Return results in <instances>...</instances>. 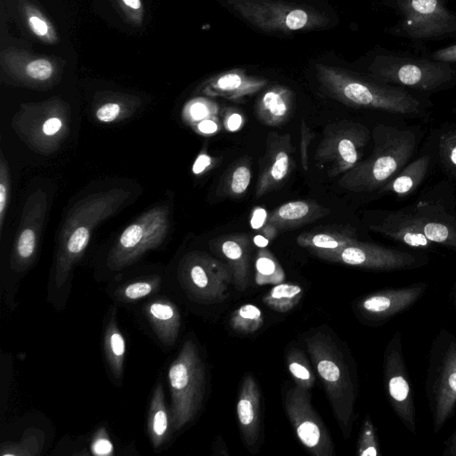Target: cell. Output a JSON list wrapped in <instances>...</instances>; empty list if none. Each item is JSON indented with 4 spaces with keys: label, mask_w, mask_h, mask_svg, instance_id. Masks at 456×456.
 <instances>
[{
    "label": "cell",
    "mask_w": 456,
    "mask_h": 456,
    "mask_svg": "<svg viewBox=\"0 0 456 456\" xmlns=\"http://www.w3.org/2000/svg\"><path fill=\"white\" fill-rule=\"evenodd\" d=\"M314 70L321 91L345 105L411 118L428 115V104L401 86L380 83L327 64L317 63Z\"/></svg>",
    "instance_id": "obj_1"
},
{
    "label": "cell",
    "mask_w": 456,
    "mask_h": 456,
    "mask_svg": "<svg viewBox=\"0 0 456 456\" xmlns=\"http://www.w3.org/2000/svg\"><path fill=\"white\" fill-rule=\"evenodd\" d=\"M131 192L121 188L97 191L79 200L68 212L58 236L55 285L61 287L86 251L93 231L124 207Z\"/></svg>",
    "instance_id": "obj_2"
},
{
    "label": "cell",
    "mask_w": 456,
    "mask_h": 456,
    "mask_svg": "<svg viewBox=\"0 0 456 456\" xmlns=\"http://www.w3.org/2000/svg\"><path fill=\"white\" fill-rule=\"evenodd\" d=\"M373 151L341 175L338 184L354 192L379 191L412 158L418 137L411 129L378 124L372 130Z\"/></svg>",
    "instance_id": "obj_3"
},
{
    "label": "cell",
    "mask_w": 456,
    "mask_h": 456,
    "mask_svg": "<svg viewBox=\"0 0 456 456\" xmlns=\"http://www.w3.org/2000/svg\"><path fill=\"white\" fill-rule=\"evenodd\" d=\"M305 345L340 429L347 438L354 419L355 390L344 354L330 337L321 332L306 337Z\"/></svg>",
    "instance_id": "obj_4"
},
{
    "label": "cell",
    "mask_w": 456,
    "mask_h": 456,
    "mask_svg": "<svg viewBox=\"0 0 456 456\" xmlns=\"http://www.w3.org/2000/svg\"><path fill=\"white\" fill-rule=\"evenodd\" d=\"M225 6L256 28L289 34L324 28L330 19L316 8L284 0H222Z\"/></svg>",
    "instance_id": "obj_5"
},
{
    "label": "cell",
    "mask_w": 456,
    "mask_h": 456,
    "mask_svg": "<svg viewBox=\"0 0 456 456\" xmlns=\"http://www.w3.org/2000/svg\"><path fill=\"white\" fill-rule=\"evenodd\" d=\"M426 394L437 433L456 408V336L443 329L432 343Z\"/></svg>",
    "instance_id": "obj_6"
},
{
    "label": "cell",
    "mask_w": 456,
    "mask_h": 456,
    "mask_svg": "<svg viewBox=\"0 0 456 456\" xmlns=\"http://www.w3.org/2000/svg\"><path fill=\"white\" fill-rule=\"evenodd\" d=\"M168 383L172 399L171 425L178 430L193 419L205 395V367L192 340L183 343L170 364Z\"/></svg>",
    "instance_id": "obj_7"
},
{
    "label": "cell",
    "mask_w": 456,
    "mask_h": 456,
    "mask_svg": "<svg viewBox=\"0 0 456 456\" xmlns=\"http://www.w3.org/2000/svg\"><path fill=\"white\" fill-rule=\"evenodd\" d=\"M69 109L59 102L23 106L13 115L12 127L34 151L49 155L67 138L70 128Z\"/></svg>",
    "instance_id": "obj_8"
},
{
    "label": "cell",
    "mask_w": 456,
    "mask_h": 456,
    "mask_svg": "<svg viewBox=\"0 0 456 456\" xmlns=\"http://www.w3.org/2000/svg\"><path fill=\"white\" fill-rule=\"evenodd\" d=\"M170 224L167 206H157L143 212L118 236L109 252L107 266L118 271L133 265L147 251L162 244Z\"/></svg>",
    "instance_id": "obj_9"
},
{
    "label": "cell",
    "mask_w": 456,
    "mask_h": 456,
    "mask_svg": "<svg viewBox=\"0 0 456 456\" xmlns=\"http://www.w3.org/2000/svg\"><path fill=\"white\" fill-rule=\"evenodd\" d=\"M370 77L380 83L431 92L448 85L454 77L450 63L379 55L371 62Z\"/></svg>",
    "instance_id": "obj_10"
},
{
    "label": "cell",
    "mask_w": 456,
    "mask_h": 456,
    "mask_svg": "<svg viewBox=\"0 0 456 456\" xmlns=\"http://www.w3.org/2000/svg\"><path fill=\"white\" fill-rule=\"evenodd\" d=\"M425 236L436 246L456 252V188L448 180L425 191L411 205Z\"/></svg>",
    "instance_id": "obj_11"
},
{
    "label": "cell",
    "mask_w": 456,
    "mask_h": 456,
    "mask_svg": "<svg viewBox=\"0 0 456 456\" xmlns=\"http://www.w3.org/2000/svg\"><path fill=\"white\" fill-rule=\"evenodd\" d=\"M370 132L362 123L341 120L327 125L314 160L327 167L329 176L342 175L362 159Z\"/></svg>",
    "instance_id": "obj_12"
},
{
    "label": "cell",
    "mask_w": 456,
    "mask_h": 456,
    "mask_svg": "<svg viewBox=\"0 0 456 456\" xmlns=\"http://www.w3.org/2000/svg\"><path fill=\"white\" fill-rule=\"evenodd\" d=\"M177 274L188 296L203 304L222 302L233 284L228 265L202 251L184 255L179 262Z\"/></svg>",
    "instance_id": "obj_13"
},
{
    "label": "cell",
    "mask_w": 456,
    "mask_h": 456,
    "mask_svg": "<svg viewBox=\"0 0 456 456\" xmlns=\"http://www.w3.org/2000/svg\"><path fill=\"white\" fill-rule=\"evenodd\" d=\"M320 258L332 263L384 272L414 269L428 262L425 255L360 240Z\"/></svg>",
    "instance_id": "obj_14"
},
{
    "label": "cell",
    "mask_w": 456,
    "mask_h": 456,
    "mask_svg": "<svg viewBox=\"0 0 456 456\" xmlns=\"http://www.w3.org/2000/svg\"><path fill=\"white\" fill-rule=\"evenodd\" d=\"M384 384L388 400L407 429L416 434L414 395L402 347V336L397 331L388 343L384 354Z\"/></svg>",
    "instance_id": "obj_15"
},
{
    "label": "cell",
    "mask_w": 456,
    "mask_h": 456,
    "mask_svg": "<svg viewBox=\"0 0 456 456\" xmlns=\"http://www.w3.org/2000/svg\"><path fill=\"white\" fill-rule=\"evenodd\" d=\"M284 403L301 444L315 456H332V440L313 408L308 390L296 385L287 391Z\"/></svg>",
    "instance_id": "obj_16"
},
{
    "label": "cell",
    "mask_w": 456,
    "mask_h": 456,
    "mask_svg": "<svg viewBox=\"0 0 456 456\" xmlns=\"http://www.w3.org/2000/svg\"><path fill=\"white\" fill-rule=\"evenodd\" d=\"M397 4L408 37L428 39L456 32V15L444 0H397Z\"/></svg>",
    "instance_id": "obj_17"
},
{
    "label": "cell",
    "mask_w": 456,
    "mask_h": 456,
    "mask_svg": "<svg viewBox=\"0 0 456 456\" xmlns=\"http://www.w3.org/2000/svg\"><path fill=\"white\" fill-rule=\"evenodd\" d=\"M47 194L33 191L23 206L11 253V267L17 272L27 269L36 259L47 213Z\"/></svg>",
    "instance_id": "obj_18"
},
{
    "label": "cell",
    "mask_w": 456,
    "mask_h": 456,
    "mask_svg": "<svg viewBox=\"0 0 456 456\" xmlns=\"http://www.w3.org/2000/svg\"><path fill=\"white\" fill-rule=\"evenodd\" d=\"M292 153L289 134L271 132L267 135L265 153L256 185L257 199L274 191L286 180L292 169Z\"/></svg>",
    "instance_id": "obj_19"
},
{
    "label": "cell",
    "mask_w": 456,
    "mask_h": 456,
    "mask_svg": "<svg viewBox=\"0 0 456 456\" xmlns=\"http://www.w3.org/2000/svg\"><path fill=\"white\" fill-rule=\"evenodd\" d=\"M369 229L412 248L425 251L436 248V245L423 233L411 205L380 211L376 221L369 224Z\"/></svg>",
    "instance_id": "obj_20"
},
{
    "label": "cell",
    "mask_w": 456,
    "mask_h": 456,
    "mask_svg": "<svg viewBox=\"0 0 456 456\" xmlns=\"http://www.w3.org/2000/svg\"><path fill=\"white\" fill-rule=\"evenodd\" d=\"M424 282L402 288L379 290L365 296L357 304V309L374 322H386L413 305L425 293Z\"/></svg>",
    "instance_id": "obj_21"
},
{
    "label": "cell",
    "mask_w": 456,
    "mask_h": 456,
    "mask_svg": "<svg viewBox=\"0 0 456 456\" xmlns=\"http://www.w3.org/2000/svg\"><path fill=\"white\" fill-rule=\"evenodd\" d=\"M213 253L224 260L232 275L235 289L242 292L249 283L250 242L244 233L222 235L209 242Z\"/></svg>",
    "instance_id": "obj_22"
},
{
    "label": "cell",
    "mask_w": 456,
    "mask_h": 456,
    "mask_svg": "<svg viewBox=\"0 0 456 456\" xmlns=\"http://www.w3.org/2000/svg\"><path fill=\"white\" fill-rule=\"evenodd\" d=\"M330 213V208L314 200L289 201L279 206L267 216L263 232L270 240L281 230L305 225Z\"/></svg>",
    "instance_id": "obj_23"
},
{
    "label": "cell",
    "mask_w": 456,
    "mask_h": 456,
    "mask_svg": "<svg viewBox=\"0 0 456 456\" xmlns=\"http://www.w3.org/2000/svg\"><path fill=\"white\" fill-rule=\"evenodd\" d=\"M237 417L244 442L253 446L259 436L261 408L259 389L250 375L245 376L242 380L237 403Z\"/></svg>",
    "instance_id": "obj_24"
},
{
    "label": "cell",
    "mask_w": 456,
    "mask_h": 456,
    "mask_svg": "<svg viewBox=\"0 0 456 456\" xmlns=\"http://www.w3.org/2000/svg\"><path fill=\"white\" fill-rule=\"evenodd\" d=\"M265 85V79L234 69L214 77L207 86L205 92L209 95L235 100L253 94Z\"/></svg>",
    "instance_id": "obj_25"
},
{
    "label": "cell",
    "mask_w": 456,
    "mask_h": 456,
    "mask_svg": "<svg viewBox=\"0 0 456 456\" xmlns=\"http://www.w3.org/2000/svg\"><path fill=\"white\" fill-rule=\"evenodd\" d=\"M432 163L429 153L410 160L393 178L378 191L392 194L399 199L407 198L415 192L428 177Z\"/></svg>",
    "instance_id": "obj_26"
},
{
    "label": "cell",
    "mask_w": 456,
    "mask_h": 456,
    "mask_svg": "<svg viewBox=\"0 0 456 456\" xmlns=\"http://www.w3.org/2000/svg\"><path fill=\"white\" fill-rule=\"evenodd\" d=\"M293 94L282 86H274L256 100V114L265 126H278L286 122L292 111Z\"/></svg>",
    "instance_id": "obj_27"
},
{
    "label": "cell",
    "mask_w": 456,
    "mask_h": 456,
    "mask_svg": "<svg viewBox=\"0 0 456 456\" xmlns=\"http://www.w3.org/2000/svg\"><path fill=\"white\" fill-rule=\"evenodd\" d=\"M145 315L159 339L172 346L179 334L181 316L176 305L167 298H156L145 305Z\"/></svg>",
    "instance_id": "obj_28"
},
{
    "label": "cell",
    "mask_w": 456,
    "mask_h": 456,
    "mask_svg": "<svg viewBox=\"0 0 456 456\" xmlns=\"http://www.w3.org/2000/svg\"><path fill=\"white\" fill-rule=\"evenodd\" d=\"M356 240L355 231L352 227L311 231L303 232L297 238V243L300 247L307 248L318 257L338 251Z\"/></svg>",
    "instance_id": "obj_29"
},
{
    "label": "cell",
    "mask_w": 456,
    "mask_h": 456,
    "mask_svg": "<svg viewBox=\"0 0 456 456\" xmlns=\"http://www.w3.org/2000/svg\"><path fill=\"white\" fill-rule=\"evenodd\" d=\"M436 157L438 165L456 188V125L443 124L436 131Z\"/></svg>",
    "instance_id": "obj_30"
},
{
    "label": "cell",
    "mask_w": 456,
    "mask_h": 456,
    "mask_svg": "<svg viewBox=\"0 0 456 456\" xmlns=\"http://www.w3.org/2000/svg\"><path fill=\"white\" fill-rule=\"evenodd\" d=\"M169 415L165 403V395L162 386H156L148 413V433L155 449L159 448L168 436Z\"/></svg>",
    "instance_id": "obj_31"
},
{
    "label": "cell",
    "mask_w": 456,
    "mask_h": 456,
    "mask_svg": "<svg viewBox=\"0 0 456 456\" xmlns=\"http://www.w3.org/2000/svg\"><path fill=\"white\" fill-rule=\"evenodd\" d=\"M104 352L108 365L112 375L119 379L123 373V364L126 354V343L119 331L115 315H112L104 332Z\"/></svg>",
    "instance_id": "obj_32"
},
{
    "label": "cell",
    "mask_w": 456,
    "mask_h": 456,
    "mask_svg": "<svg viewBox=\"0 0 456 456\" xmlns=\"http://www.w3.org/2000/svg\"><path fill=\"white\" fill-rule=\"evenodd\" d=\"M302 296L303 290L298 285L281 282L264 296L263 302L272 310L284 314L293 309Z\"/></svg>",
    "instance_id": "obj_33"
},
{
    "label": "cell",
    "mask_w": 456,
    "mask_h": 456,
    "mask_svg": "<svg viewBox=\"0 0 456 456\" xmlns=\"http://www.w3.org/2000/svg\"><path fill=\"white\" fill-rule=\"evenodd\" d=\"M255 268V281L257 285H276L285 279L284 271L275 256L264 248L257 252Z\"/></svg>",
    "instance_id": "obj_34"
},
{
    "label": "cell",
    "mask_w": 456,
    "mask_h": 456,
    "mask_svg": "<svg viewBox=\"0 0 456 456\" xmlns=\"http://www.w3.org/2000/svg\"><path fill=\"white\" fill-rule=\"evenodd\" d=\"M251 180L250 161L245 158L240 159L229 170L223 188L225 196L240 197L248 190Z\"/></svg>",
    "instance_id": "obj_35"
},
{
    "label": "cell",
    "mask_w": 456,
    "mask_h": 456,
    "mask_svg": "<svg viewBox=\"0 0 456 456\" xmlns=\"http://www.w3.org/2000/svg\"><path fill=\"white\" fill-rule=\"evenodd\" d=\"M264 322L261 310L252 304H246L233 311L230 326L236 332L250 334L259 330Z\"/></svg>",
    "instance_id": "obj_36"
},
{
    "label": "cell",
    "mask_w": 456,
    "mask_h": 456,
    "mask_svg": "<svg viewBox=\"0 0 456 456\" xmlns=\"http://www.w3.org/2000/svg\"><path fill=\"white\" fill-rule=\"evenodd\" d=\"M287 363L296 385L306 390L311 389L315 377L305 354L298 348H292L287 354Z\"/></svg>",
    "instance_id": "obj_37"
},
{
    "label": "cell",
    "mask_w": 456,
    "mask_h": 456,
    "mask_svg": "<svg viewBox=\"0 0 456 456\" xmlns=\"http://www.w3.org/2000/svg\"><path fill=\"white\" fill-rule=\"evenodd\" d=\"M160 284L159 276H151L126 284L117 291L120 300L133 301L144 297L155 291Z\"/></svg>",
    "instance_id": "obj_38"
},
{
    "label": "cell",
    "mask_w": 456,
    "mask_h": 456,
    "mask_svg": "<svg viewBox=\"0 0 456 456\" xmlns=\"http://www.w3.org/2000/svg\"><path fill=\"white\" fill-rule=\"evenodd\" d=\"M11 191V178L8 162L0 150V234L3 232Z\"/></svg>",
    "instance_id": "obj_39"
},
{
    "label": "cell",
    "mask_w": 456,
    "mask_h": 456,
    "mask_svg": "<svg viewBox=\"0 0 456 456\" xmlns=\"http://www.w3.org/2000/svg\"><path fill=\"white\" fill-rule=\"evenodd\" d=\"M378 454V442L374 427L370 419L363 422L358 445V455L376 456Z\"/></svg>",
    "instance_id": "obj_40"
},
{
    "label": "cell",
    "mask_w": 456,
    "mask_h": 456,
    "mask_svg": "<svg viewBox=\"0 0 456 456\" xmlns=\"http://www.w3.org/2000/svg\"><path fill=\"white\" fill-rule=\"evenodd\" d=\"M95 118L102 123H113L129 117L128 111L125 110L122 104L115 102H108L102 104L95 110Z\"/></svg>",
    "instance_id": "obj_41"
},
{
    "label": "cell",
    "mask_w": 456,
    "mask_h": 456,
    "mask_svg": "<svg viewBox=\"0 0 456 456\" xmlns=\"http://www.w3.org/2000/svg\"><path fill=\"white\" fill-rule=\"evenodd\" d=\"M314 136V133L313 130L307 126L304 119H301L299 151L304 171H307L308 169V150Z\"/></svg>",
    "instance_id": "obj_42"
},
{
    "label": "cell",
    "mask_w": 456,
    "mask_h": 456,
    "mask_svg": "<svg viewBox=\"0 0 456 456\" xmlns=\"http://www.w3.org/2000/svg\"><path fill=\"white\" fill-rule=\"evenodd\" d=\"M27 74L35 80L45 81L51 77L53 67L46 60H36L28 64Z\"/></svg>",
    "instance_id": "obj_43"
},
{
    "label": "cell",
    "mask_w": 456,
    "mask_h": 456,
    "mask_svg": "<svg viewBox=\"0 0 456 456\" xmlns=\"http://www.w3.org/2000/svg\"><path fill=\"white\" fill-rule=\"evenodd\" d=\"M216 112V107L213 102L197 101L189 108V116L193 121H201L210 118V116Z\"/></svg>",
    "instance_id": "obj_44"
},
{
    "label": "cell",
    "mask_w": 456,
    "mask_h": 456,
    "mask_svg": "<svg viewBox=\"0 0 456 456\" xmlns=\"http://www.w3.org/2000/svg\"><path fill=\"white\" fill-rule=\"evenodd\" d=\"M113 446L108 438L103 428L98 431L93 444L92 452L96 455H110L112 453Z\"/></svg>",
    "instance_id": "obj_45"
},
{
    "label": "cell",
    "mask_w": 456,
    "mask_h": 456,
    "mask_svg": "<svg viewBox=\"0 0 456 456\" xmlns=\"http://www.w3.org/2000/svg\"><path fill=\"white\" fill-rule=\"evenodd\" d=\"M433 59L447 63L456 62V44L437 50L433 54Z\"/></svg>",
    "instance_id": "obj_46"
},
{
    "label": "cell",
    "mask_w": 456,
    "mask_h": 456,
    "mask_svg": "<svg viewBox=\"0 0 456 456\" xmlns=\"http://www.w3.org/2000/svg\"><path fill=\"white\" fill-rule=\"evenodd\" d=\"M211 161L208 155L205 153L199 155L192 166V172L195 175L202 173L211 164Z\"/></svg>",
    "instance_id": "obj_47"
},
{
    "label": "cell",
    "mask_w": 456,
    "mask_h": 456,
    "mask_svg": "<svg viewBox=\"0 0 456 456\" xmlns=\"http://www.w3.org/2000/svg\"><path fill=\"white\" fill-rule=\"evenodd\" d=\"M197 129L206 134H213L218 129L217 123L212 118H205L197 124Z\"/></svg>",
    "instance_id": "obj_48"
},
{
    "label": "cell",
    "mask_w": 456,
    "mask_h": 456,
    "mask_svg": "<svg viewBox=\"0 0 456 456\" xmlns=\"http://www.w3.org/2000/svg\"><path fill=\"white\" fill-rule=\"evenodd\" d=\"M29 25L32 30L38 36H44L47 33L48 28L46 23L37 16L29 18Z\"/></svg>",
    "instance_id": "obj_49"
},
{
    "label": "cell",
    "mask_w": 456,
    "mask_h": 456,
    "mask_svg": "<svg viewBox=\"0 0 456 456\" xmlns=\"http://www.w3.org/2000/svg\"><path fill=\"white\" fill-rule=\"evenodd\" d=\"M267 213L264 208H256L251 218V226L254 229L260 228L267 219Z\"/></svg>",
    "instance_id": "obj_50"
},
{
    "label": "cell",
    "mask_w": 456,
    "mask_h": 456,
    "mask_svg": "<svg viewBox=\"0 0 456 456\" xmlns=\"http://www.w3.org/2000/svg\"><path fill=\"white\" fill-rule=\"evenodd\" d=\"M242 124V117L237 113H231L224 121V126L229 131H237Z\"/></svg>",
    "instance_id": "obj_51"
},
{
    "label": "cell",
    "mask_w": 456,
    "mask_h": 456,
    "mask_svg": "<svg viewBox=\"0 0 456 456\" xmlns=\"http://www.w3.org/2000/svg\"><path fill=\"white\" fill-rule=\"evenodd\" d=\"M444 455L456 456V429L444 442Z\"/></svg>",
    "instance_id": "obj_52"
},
{
    "label": "cell",
    "mask_w": 456,
    "mask_h": 456,
    "mask_svg": "<svg viewBox=\"0 0 456 456\" xmlns=\"http://www.w3.org/2000/svg\"><path fill=\"white\" fill-rule=\"evenodd\" d=\"M255 245L260 248H265L269 243V239L265 235H256L253 238Z\"/></svg>",
    "instance_id": "obj_53"
},
{
    "label": "cell",
    "mask_w": 456,
    "mask_h": 456,
    "mask_svg": "<svg viewBox=\"0 0 456 456\" xmlns=\"http://www.w3.org/2000/svg\"><path fill=\"white\" fill-rule=\"evenodd\" d=\"M124 3L133 9H138L141 5L140 0H123Z\"/></svg>",
    "instance_id": "obj_54"
},
{
    "label": "cell",
    "mask_w": 456,
    "mask_h": 456,
    "mask_svg": "<svg viewBox=\"0 0 456 456\" xmlns=\"http://www.w3.org/2000/svg\"><path fill=\"white\" fill-rule=\"evenodd\" d=\"M452 302H453L454 307L456 309V286L454 287V289L452 290Z\"/></svg>",
    "instance_id": "obj_55"
},
{
    "label": "cell",
    "mask_w": 456,
    "mask_h": 456,
    "mask_svg": "<svg viewBox=\"0 0 456 456\" xmlns=\"http://www.w3.org/2000/svg\"><path fill=\"white\" fill-rule=\"evenodd\" d=\"M452 112H453V113H456V104H455V107H454V108H453V110H452Z\"/></svg>",
    "instance_id": "obj_56"
}]
</instances>
